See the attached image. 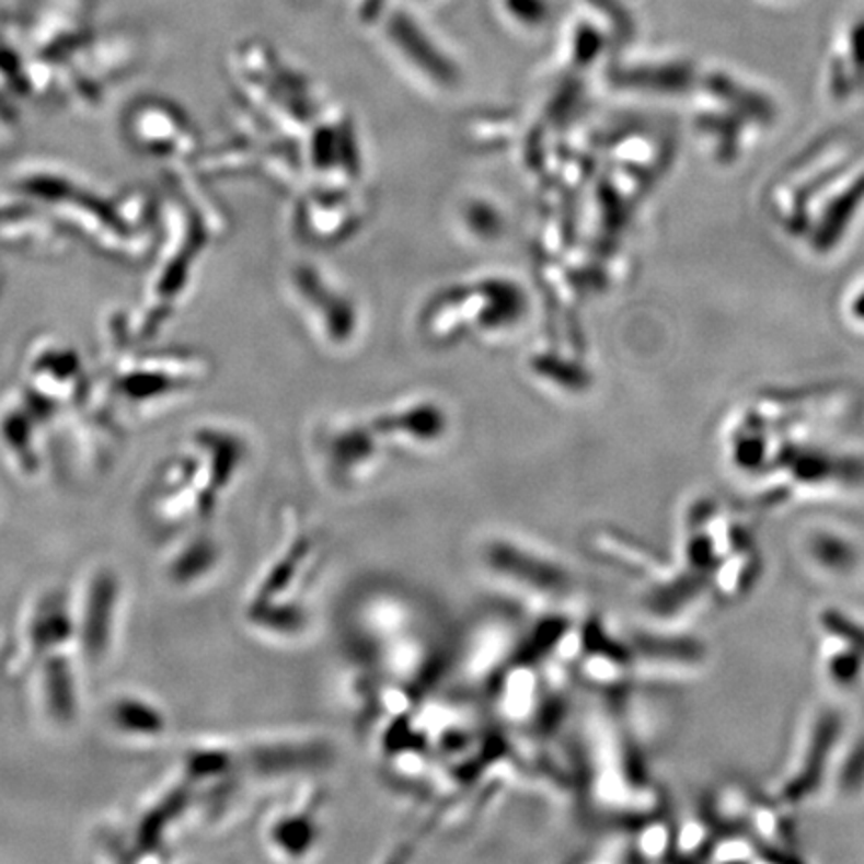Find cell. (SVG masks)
<instances>
[{"instance_id":"cell-1","label":"cell","mask_w":864,"mask_h":864,"mask_svg":"<svg viewBox=\"0 0 864 864\" xmlns=\"http://www.w3.org/2000/svg\"><path fill=\"white\" fill-rule=\"evenodd\" d=\"M479 563L503 587L558 609L576 595L575 571L539 542L512 532H491L479 544Z\"/></svg>"},{"instance_id":"cell-2","label":"cell","mask_w":864,"mask_h":864,"mask_svg":"<svg viewBox=\"0 0 864 864\" xmlns=\"http://www.w3.org/2000/svg\"><path fill=\"white\" fill-rule=\"evenodd\" d=\"M323 795L304 793L302 800L285 808L268 827V844L290 861L309 859L321 842Z\"/></svg>"}]
</instances>
